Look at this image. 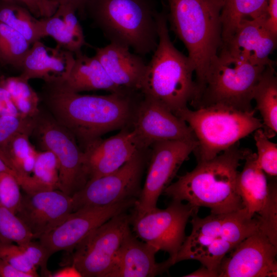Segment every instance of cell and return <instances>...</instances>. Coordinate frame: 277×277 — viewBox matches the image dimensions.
Listing matches in <instances>:
<instances>
[{
  "label": "cell",
  "instance_id": "obj_1",
  "mask_svg": "<svg viewBox=\"0 0 277 277\" xmlns=\"http://www.w3.org/2000/svg\"><path fill=\"white\" fill-rule=\"evenodd\" d=\"M135 92L108 95L82 94L61 82H45L39 96L53 118L84 147L109 132L131 125Z\"/></svg>",
  "mask_w": 277,
  "mask_h": 277
},
{
  "label": "cell",
  "instance_id": "obj_2",
  "mask_svg": "<svg viewBox=\"0 0 277 277\" xmlns=\"http://www.w3.org/2000/svg\"><path fill=\"white\" fill-rule=\"evenodd\" d=\"M248 149L238 143L213 158L198 162L191 171L179 176L164 190L172 200L210 209V213H227L243 208L236 190L238 170Z\"/></svg>",
  "mask_w": 277,
  "mask_h": 277
},
{
  "label": "cell",
  "instance_id": "obj_3",
  "mask_svg": "<svg viewBox=\"0 0 277 277\" xmlns=\"http://www.w3.org/2000/svg\"><path fill=\"white\" fill-rule=\"evenodd\" d=\"M167 21L185 46L194 66L197 100L213 60L223 44L221 13L224 0H167Z\"/></svg>",
  "mask_w": 277,
  "mask_h": 277
},
{
  "label": "cell",
  "instance_id": "obj_4",
  "mask_svg": "<svg viewBox=\"0 0 277 277\" xmlns=\"http://www.w3.org/2000/svg\"><path fill=\"white\" fill-rule=\"evenodd\" d=\"M158 44L146 69L140 91L175 114L197 96L193 80L194 66L188 56L179 51L169 34L166 11L156 14Z\"/></svg>",
  "mask_w": 277,
  "mask_h": 277
},
{
  "label": "cell",
  "instance_id": "obj_5",
  "mask_svg": "<svg viewBox=\"0 0 277 277\" xmlns=\"http://www.w3.org/2000/svg\"><path fill=\"white\" fill-rule=\"evenodd\" d=\"M84 12L110 43L141 56L157 47L158 12L152 0H86Z\"/></svg>",
  "mask_w": 277,
  "mask_h": 277
},
{
  "label": "cell",
  "instance_id": "obj_6",
  "mask_svg": "<svg viewBox=\"0 0 277 277\" xmlns=\"http://www.w3.org/2000/svg\"><path fill=\"white\" fill-rule=\"evenodd\" d=\"M255 110L245 111L214 104L194 110L188 107L175 114L192 129L198 145L193 152L197 161L211 159L263 127Z\"/></svg>",
  "mask_w": 277,
  "mask_h": 277
},
{
  "label": "cell",
  "instance_id": "obj_7",
  "mask_svg": "<svg viewBox=\"0 0 277 277\" xmlns=\"http://www.w3.org/2000/svg\"><path fill=\"white\" fill-rule=\"evenodd\" d=\"M267 66L254 64L221 49L211 63L202 93L191 105L195 109L220 104L242 111L254 110L253 90Z\"/></svg>",
  "mask_w": 277,
  "mask_h": 277
},
{
  "label": "cell",
  "instance_id": "obj_8",
  "mask_svg": "<svg viewBox=\"0 0 277 277\" xmlns=\"http://www.w3.org/2000/svg\"><path fill=\"white\" fill-rule=\"evenodd\" d=\"M199 207L172 200L166 208L156 207L143 214H131V224L137 237L158 251L167 252L174 264L185 239V228Z\"/></svg>",
  "mask_w": 277,
  "mask_h": 277
},
{
  "label": "cell",
  "instance_id": "obj_9",
  "mask_svg": "<svg viewBox=\"0 0 277 277\" xmlns=\"http://www.w3.org/2000/svg\"><path fill=\"white\" fill-rule=\"evenodd\" d=\"M131 215L118 214L88 234L74 249L73 265L84 277H106L115 254L130 231Z\"/></svg>",
  "mask_w": 277,
  "mask_h": 277
},
{
  "label": "cell",
  "instance_id": "obj_10",
  "mask_svg": "<svg viewBox=\"0 0 277 277\" xmlns=\"http://www.w3.org/2000/svg\"><path fill=\"white\" fill-rule=\"evenodd\" d=\"M141 150L115 171L88 180L71 195L73 212L86 207L108 206L139 197L145 164Z\"/></svg>",
  "mask_w": 277,
  "mask_h": 277
},
{
  "label": "cell",
  "instance_id": "obj_11",
  "mask_svg": "<svg viewBox=\"0 0 277 277\" xmlns=\"http://www.w3.org/2000/svg\"><path fill=\"white\" fill-rule=\"evenodd\" d=\"M197 145V140H189L160 141L150 146L147 174L134 206V213L143 214L156 207L159 196Z\"/></svg>",
  "mask_w": 277,
  "mask_h": 277
},
{
  "label": "cell",
  "instance_id": "obj_12",
  "mask_svg": "<svg viewBox=\"0 0 277 277\" xmlns=\"http://www.w3.org/2000/svg\"><path fill=\"white\" fill-rule=\"evenodd\" d=\"M33 132L37 135L42 149L51 152L58 161V189L71 196L87 182L83 170V150L75 137L54 118L39 114Z\"/></svg>",
  "mask_w": 277,
  "mask_h": 277
},
{
  "label": "cell",
  "instance_id": "obj_13",
  "mask_svg": "<svg viewBox=\"0 0 277 277\" xmlns=\"http://www.w3.org/2000/svg\"><path fill=\"white\" fill-rule=\"evenodd\" d=\"M136 199L122 201L108 206L86 207L70 213L60 225L39 242L51 255L62 251H72L88 234L114 216L134 207Z\"/></svg>",
  "mask_w": 277,
  "mask_h": 277
},
{
  "label": "cell",
  "instance_id": "obj_14",
  "mask_svg": "<svg viewBox=\"0 0 277 277\" xmlns=\"http://www.w3.org/2000/svg\"><path fill=\"white\" fill-rule=\"evenodd\" d=\"M276 254L277 246L259 230L223 259L217 277H276Z\"/></svg>",
  "mask_w": 277,
  "mask_h": 277
},
{
  "label": "cell",
  "instance_id": "obj_15",
  "mask_svg": "<svg viewBox=\"0 0 277 277\" xmlns=\"http://www.w3.org/2000/svg\"><path fill=\"white\" fill-rule=\"evenodd\" d=\"M131 125L143 150L156 142L197 140L185 121L161 104L145 97L135 106Z\"/></svg>",
  "mask_w": 277,
  "mask_h": 277
},
{
  "label": "cell",
  "instance_id": "obj_16",
  "mask_svg": "<svg viewBox=\"0 0 277 277\" xmlns=\"http://www.w3.org/2000/svg\"><path fill=\"white\" fill-rule=\"evenodd\" d=\"M192 230L181 248L187 249L213 240H224L236 246L244 239L259 230L256 215L250 216L244 208L220 214L211 213L201 218L192 216Z\"/></svg>",
  "mask_w": 277,
  "mask_h": 277
},
{
  "label": "cell",
  "instance_id": "obj_17",
  "mask_svg": "<svg viewBox=\"0 0 277 277\" xmlns=\"http://www.w3.org/2000/svg\"><path fill=\"white\" fill-rule=\"evenodd\" d=\"M73 212L71 196L59 189L25 193L16 215L34 239L47 234Z\"/></svg>",
  "mask_w": 277,
  "mask_h": 277
},
{
  "label": "cell",
  "instance_id": "obj_18",
  "mask_svg": "<svg viewBox=\"0 0 277 277\" xmlns=\"http://www.w3.org/2000/svg\"><path fill=\"white\" fill-rule=\"evenodd\" d=\"M83 150V170L87 181L115 171L143 149L132 129L126 127L109 138L90 142Z\"/></svg>",
  "mask_w": 277,
  "mask_h": 277
},
{
  "label": "cell",
  "instance_id": "obj_19",
  "mask_svg": "<svg viewBox=\"0 0 277 277\" xmlns=\"http://www.w3.org/2000/svg\"><path fill=\"white\" fill-rule=\"evenodd\" d=\"M266 16L242 21L220 49L254 64L265 66L274 65L269 55L276 47L277 35L267 27Z\"/></svg>",
  "mask_w": 277,
  "mask_h": 277
},
{
  "label": "cell",
  "instance_id": "obj_20",
  "mask_svg": "<svg viewBox=\"0 0 277 277\" xmlns=\"http://www.w3.org/2000/svg\"><path fill=\"white\" fill-rule=\"evenodd\" d=\"M159 251L148 243L141 242L129 231L124 238L106 277L154 276L168 271L174 265L169 258L157 263L155 255Z\"/></svg>",
  "mask_w": 277,
  "mask_h": 277
},
{
  "label": "cell",
  "instance_id": "obj_21",
  "mask_svg": "<svg viewBox=\"0 0 277 277\" xmlns=\"http://www.w3.org/2000/svg\"><path fill=\"white\" fill-rule=\"evenodd\" d=\"M74 61L73 52L37 41L31 45L24 59L20 76L28 81L40 78L47 83L62 82L69 74Z\"/></svg>",
  "mask_w": 277,
  "mask_h": 277
},
{
  "label": "cell",
  "instance_id": "obj_22",
  "mask_svg": "<svg viewBox=\"0 0 277 277\" xmlns=\"http://www.w3.org/2000/svg\"><path fill=\"white\" fill-rule=\"evenodd\" d=\"M129 48L110 43L96 48L95 56L112 81L120 88L133 92L140 91L147 64L142 56Z\"/></svg>",
  "mask_w": 277,
  "mask_h": 277
},
{
  "label": "cell",
  "instance_id": "obj_23",
  "mask_svg": "<svg viewBox=\"0 0 277 277\" xmlns=\"http://www.w3.org/2000/svg\"><path fill=\"white\" fill-rule=\"evenodd\" d=\"M244 166L236 179V190L243 208L251 216L258 214L265 205L270 193L265 173L256 161V153L248 149Z\"/></svg>",
  "mask_w": 277,
  "mask_h": 277
},
{
  "label": "cell",
  "instance_id": "obj_24",
  "mask_svg": "<svg viewBox=\"0 0 277 277\" xmlns=\"http://www.w3.org/2000/svg\"><path fill=\"white\" fill-rule=\"evenodd\" d=\"M74 55V63L69 74L61 82L69 90L78 93L99 90L111 93L133 92L116 85L95 56L89 57L82 51Z\"/></svg>",
  "mask_w": 277,
  "mask_h": 277
},
{
  "label": "cell",
  "instance_id": "obj_25",
  "mask_svg": "<svg viewBox=\"0 0 277 277\" xmlns=\"http://www.w3.org/2000/svg\"><path fill=\"white\" fill-rule=\"evenodd\" d=\"M30 135L18 133L0 146V157L17 175L25 193L43 190L31 176L37 150L31 144Z\"/></svg>",
  "mask_w": 277,
  "mask_h": 277
},
{
  "label": "cell",
  "instance_id": "obj_26",
  "mask_svg": "<svg viewBox=\"0 0 277 277\" xmlns=\"http://www.w3.org/2000/svg\"><path fill=\"white\" fill-rule=\"evenodd\" d=\"M256 102L264 134L269 139L277 133V77L274 65L267 66L262 73L252 92Z\"/></svg>",
  "mask_w": 277,
  "mask_h": 277
},
{
  "label": "cell",
  "instance_id": "obj_27",
  "mask_svg": "<svg viewBox=\"0 0 277 277\" xmlns=\"http://www.w3.org/2000/svg\"><path fill=\"white\" fill-rule=\"evenodd\" d=\"M268 0H224L221 13L223 45L243 20L267 15Z\"/></svg>",
  "mask_w": 277,
  "mask_h": 277
},
{
  "label": "cell",
  "instance_id": "obj_28",
  "mask_svg": "<svg viewBox=\"0 0 277 277\" xmlns=\"http://www.w3.org/2000/svg\"><path fill=\"white\" fill-rule=\"evenodd\" d=\"M0 8V22L23 35L32 45L43 37L39 19L24 6L8 3Z\"/></svg>",
  "mask_w": 277,
  "mask_h": 277
},
{
  "label": "cell",
  "instance_id": "obj_29",
  "mask_svg": "<svg viewBox=\"0 0 277 277\" xmlns=\"http://www.w3.org/2000/svg\"><path fill=\"white\" fill-rule=\"evenodd\" d=\"M0 83L9 92L20 115L36 117L39 114V95L21 76L0 78Z\"/></svg>",
  "mask_w": 277,
  "mask_h": 277
},
{
  "label": "cell",
  "instance_id": "obj_30",
  "mask_svg": "<svg viewBox=\"0 0 277 277\" xmlns=\"http://www.w3.org/2000/svg\"><path fill=\"white\" fill-rule=\"evenodd\" d=\"M31 43L21 33L0 22V61L21 69Z\"/></svg>",
  "mask_w": 277,
  "mask_h": 277
},
{
  "label": "cell",
  "instance_id": "obj_31",
  "mask_svg": "<svg viewBox=\"0 0 277 277\" xmlns=\"http://www.w3.org/2000/svg\"><path fill=\"white\" fill-rule=\"evenodd\" d=\"M39 22L43 37H52L62 48L75 54L81 51L83 46L88 45L86 41L78 38L73 33L58 9L52 16L39 18Z\"/></svg>",
  "mask_w": 277,
  "mask_h": 277
},
{
  "label": "cell",
  "instance_id": "obj_32",
  "mask_svg": "<svg viewBox=\"0 0 277 277\" xmlns=\"http://www.w3.org/2000/svg\"><path fill=\"white\" fill-rule=\"evenodd\" d=\"M59 169L58 161L51 152L37 150L31 176L42 189H58Z\"/></svg>",
  "mask_w": 277,
  "mask_h": 277
},
{
  "label": "cell",
  "instance_id": "obj_33",
  "mask_svg": "<svg viewBox=\"0 0 277 277\" xmlns=\"http://www.w3.org/2000/svg\"><path fill=\"white\" fill-rule=\"evenodd\" d=\"M21 220L0 203V241L23 245L34 239Z\"/></svg>",
  "mask_w": 277,
  "mask_h": 277
},
{
  "label": "cell",
  "instance_id": "obj_34",
  "mask_svg": "<svg viewBox=\"0 0 277 277\" xmlns=\"http://www.w3.org/2000/svg\"><path fill=\"white\" fill-rule=\"evenodd\" d=\"M257 149L256 161L261 169L270 176L277 175V144L271 142L262 128L254 132Z\"/></svg>",
  "mask_w": 277,
  "mask_h": 277
},
{
  "label": "cell",
  "instance_id": "obj_35",
  "mask_svg": "<svg viewBox=\"0 0 277 277\" xmlns=\"http://www.w3.org/2000/svg\"><path fill=\"white\" fill-rule=\"evenodd\" d=\"M270 193L262 210L256 215L259 230L277 246V190L275 183L269 184Z\"/></svg>",
  "mask_w": 277,
  "mask_h": 277
},
{
  "label": "cell",
  "instance_id": "obj_36",
  "mask_svg": "<svg viewBox=\"0 0 277 277\" xmlns=\"http://www.w3.org/2000/svg\"><path fill=\"white\" fill-rule=\"evenodd\" d=\"M36 118L37 117L22 115L0 116V146L18 133L32 134L35 127Z\"/></svg>",
  "mask_w": 277,
  "mask_h": 277
},
{
  "label": "cell",
  "instance_id": "obj_37",
  "mask_svg": "<svg viewBox=\"0 0 277 277\" xmlns=\"http://www.w3.org/2000/svg\"><path fill=\"white\" fill-rule=\"evenodd\" d=\"M20 188L14 175L6 172L0 173V203L15 214L22 199Z\"/></svg>",
  "mask_w": 277,
  "mask_h": 277
},
{
  "label": "cell",
  "instance_id": "obj_38",
  "mask_svg": "<svg viewBox=\"0 0 277 277\" xmlns=\"http://www.w3.org/2000/svg\"><path fill=\"white\" fill-rule=\"evenodd\" d=\"M0 258L31 277L38 276L37 268L30 261L19 245L0 241Z\"/></svg>",
  "mask_w": 277,
  "mask_h": 277
},
{
  "label": "cell",
  "instance_id": "obj_39",
  "mask_svg": "<svg viewBox=\"0 0 277 277\" xmlns=\"http://www.w3.org/2000/svg\"><path fill=\"white\" fill-rule=\"evenodd\" d=\"M21 246L30 261L36 267H39L45 276H52L47 268V262L51 255L46 248L38 242H29Z\"/></svg>",
  "mask_w": 277,
  "mask_h": 277
},
{
  "label": "cell",
  "instance_id": "obj_40",
  "mask_svg": "<svg viewBox=\"0 0 277 277\" xmlns=\"http://www.w3.org/2000/svg\"><path fill=\"white\" fill-rule=\"evenodd\" d=\"M37 18L52 16L56 11L58 4L52 0H18Z\"/></svg>",
  "mask_w": 277,
  "mask_h": 277
},
{
  "label": "cell",
  "instance_id": "obj_41",
  "mask_svg": "<svg viewBox=\"0 0 277 277\" xmlns=\"http://www.w3.org/2000/svg\"><path fill=\"white\" fill-rule=\"evenodd\" d=\"M21 115L18 113L8 91L0 83V116Z\"/></svg>",
  "mask_w": 277,
  "mask_h": 277
},
{
  "label": "cell",
  "instance_id": "obj_42",
  "mask_svg": "<svg viewBox=\"0 0 277 277\" xmlns=\"http://www.w3.org/2000/svg\"><path fill=\"white\" fill-rule=\"evenodd\" d=\"M265 24L268 29L277 35V0H268Z\"/></svg>",
  "mask_w": 277,
  "mask_h": 277
},
{
  "label": "cell",
  "instance_id": "obj_43",
  "mask_svg": "<svg viewBox=\"0 0 277 277\" xmlns=\"http://www.w3.org/2000/svg\"><path fill=\"white\" fill-rule=\"evenodd\" d=\"M0 277H31V276L18 270L0 258Z\"/></svg>",
  "mask_w": 277,
  "mask_h": 277
},
{
  "label": "cell",
  "instance_id": "obj_44",
  "mask_svg": "<svg viewBox=\"0 0 277 277\" xmlns=\"http://www.w3.org/2000/svg\"><path fill=\"white\" fill-rule=\"evenodd\" d=\"M58 5L69 6L73 8L82 18H85L84 7L86 0H52Z\"/></svg>",
  "mask_w": 277,
  "mask_h": 277
},
{
  "label": "cell",
  "instance_id": "obj_45",
  "mask_svg": "<svg viewBox=\"0 0 277 277\" xmlns=\"http://www.w3.org/2000/svg\"><path fill=\"white\" fill-rule=\"evenodd\" d=\"M52 277L81 276L80 273L72 265L65 267L52 273Z\"/></svg>",
  "mask_w": 277,
  "mask_h": 277
},
{
  "label": "cell",
  "instance_id": "obj_46",
  "mask_svg": "<svg viewBox=\"0 0 277 277\" xmlns=\"http://www.w3.org/2000/svg\"><path fill=\"white\" fill-rule=\"evenodd\" d=\"M184 276L188 277H217L216 271L211 270L206 267L203 266L199 269Z\"/></svg>",
  "mask_w": 277,
  "mask_h": 277
},
{
  "label": "cell",
  "instance_id": "obj_47",
  "mask_svg": "<svg viewBox=\"0 0 277 277\" xmlns=\"http://www.w3.org/2000/svg\"><path fill=\"white\" fill-rule=\"evenodd\" d=\"M6 172L14 175L17 179L20 185V181L17 175L5 163V162L0 157V173Z\"/></svg>",
  "mask_w": 277,
  "mask_h": 277
},
{
  "label": "cell",
  "instance_id": "obj_48",
  "mask_svg": "<svg viewBox=\"0 0 277 277\" xmlns=\"http://www.w3.org/2000/svg\"><path fill=\"white\" fill-rule=\"evenodd\" d=\"M5 2H8V3H16L21 4L18 0H3Z\"/></svg>",
  "mask_w": 277,
  "mask_h": 277
}]
</instances>
